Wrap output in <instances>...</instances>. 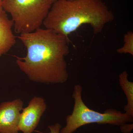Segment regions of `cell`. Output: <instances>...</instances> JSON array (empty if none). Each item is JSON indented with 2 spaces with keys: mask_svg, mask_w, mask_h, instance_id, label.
Returning a JSON list of instances; mask_svg holds the SVG:
<instances>
[{
  "mask_svg": "<svg viewBox=\"0 0 133 133\" xmlns=\"http://www.w3.org/2000/svg\"><path fill=\"white\" fill-rule=\"evenodd\" d=\"M18 38L26 47L24 57L16 58L19 69L34 82L62 84L69 78L65 57L70 53V40L51 30L39 28L22 33Z\"/></svg>",
  "mask_w": 133,
  "mask_h": 133,
  "instance_id": "cell-1",
  "label": "cell"
},
{
  "mask_svg": "<svg viewBox=\"0 0 133 133\" xmlns=\"http://www.w3.org/2000/svg\"><path fill=\"white\" fill-rule=\"evenodd\" d=\"M114 19L111 10L102 0H56L43 24L69 38L84 24L90 25L94 34L101 33L105 25Z\"/></svg>",
  "mask_w": 133,
  "mask_h": 133,
  "instance_id": "cell-2",
  "label": "cell"
},
{
  "mask_svg": "<svg viewBox=\"0 0 133 133\" xmlns=\"http://www.w3.org/2000/svg\"><path fill=\"white\" fill-rule=\"evenodd\" d=\"M82 88L79 84L74 86L72 97L74 105L71 114L66 118V125L60 133H74L81 127L87 124H109L120 126L132 122L133 116L110 108L103 113L90 109L85 104L82 97Z\"/></svg>",
  "mask_w": 133,
  "mask_h": 133,
  "instance_id": "cell-3",
  "label": "cell"
},
{
  "mask_svg": "<svg viewBox=\"0 0 133 133\" xmlns=\"http://www.w3.org/2000/svg\"><path fill=\"white\" fill-rule=\"evenodd\" d=\"M56 0H3L2 7L9 13L15 32L30 33L41 28Z\"/></svg>",
  "mask_w": 133,
  "mask_h": 133,
  "instance_id": "cell-4",
  "label": "cell"
},
{
  "mask_svg": "<svg viewBox=\"0 0 133 133\" xmlns=\"http://www.w3.org/2000/svg\"><path fill=\"white\" fill-rule=\"evenodd\" d=\"M47 105L45 100L40 97H34L27 107L21 113L18 131L23 133H32L36 128L41 116L45 111Z\"/></svg>",
  "mask_w": 133,
  "mask_h": 133,
  "instance_id": "cell-5",
  "label": "cell"
},
{
  "mask_svg": "<svg viewBox=\"0 0 133 133\" xmlns=\"http://www.w3.org/2000/svg\"><path fill=\"white\" fill-rule=\"evenodd\" d=\"M23 102L20 99L0 105V133H19L18 126Z\"/></svg>",
  "mask_w": 133,
  "mask_h": 133,
  "instance_id": "cell-6",
  "label": "cell"
},
{
  "mask_svg": "<svg viewBox=\"0 0 133 133\" xmlns=\"http://www.w3.org/2000/svg\"><path fill=\"white\" fill-rule=\"evenodd\" d=\"M13 26V21L3 9L0 12V57L8 52L16 42L12 31Z\"/></svg>",
  "mask_w": 133,
  "mask_h": 133,
  "instance_id": "cell-7",
  "label": "cell"
},
{
  "mask_svg": "<svg viewBox=\"0 0 133 133\" xmlns=\"http://www.w3.org/2000/svg\"><path fill=\"white\" fill-rule=\"evenodd\" d=\"M127 72L124 71L119 76L120 86L127 99V104L124 107L125 112L133 116V82L128 79Z\"/></svg>",
  "mask_w": 133,
  "mask_h": 133,
  "instance_id": "cell-8",
  "label": "cell"
},
{
  "mask_svg": "<svg viewBox=\"0 0 133 133\" xmlns=\"http://www.w3.org/2000/svg\"><path fill=\"white\" fill-rule=\"evenodd\" d=\"M124 44L116 50L119 54H129L133 56V33L129 31L124 36Z\"/></svg>",
  "mask_w": 133,
  "mask_h": 133,
  "instance_id": "cell-9",
  "label": "cell"
},
{
  "mask_svg": "<svg viewBox=\"0 0 133 133\" xmlns=\"http://www.w3.org/2000/svg\"><path fill=\"white\" fill-rule=\"evenodd\" d=\"M133 124H124L120 126V128L122 133H131L133 128Z\"/></svg>",
  "mask_w": 133,
  "mask_h": 133,
  "instance_id": "cell-10",
  "label": "cell"
},
{
  "mask_svg": "<svg viewBox=\"0 0 133 133\" xmlns=\"http://www.w3.org/2000/svg\"><path fill=\"white\" fill-rule=\"evenodd\" d=\"M50 130V132L49 133H60L62 126L58 123L49 126L48 127Z\"/></svg>",
  "mask_w": 133,
  "mask_h": 133,
  "instance_id": "cell-11",
  "label": "cell"
},
{
  "mask_svg": "<svg viewBox=\"0 0 133 133\" xmlns=\"http://www.w3.org/2000/svg\"><path fill=\"white\" fill-rule=\"evenodd\" d=\"M3 0H0V9H2V3Z\"/></svg>",
  "mask_w": 133,
  "mask_h": 133,
  "instance_id": "cell-12",
  "label": "cell"
},
{
  "mask_svg": "<svg viewBox=\"0 0 133 133\" xmlns=\"http://www.w3.org/2000/svg\"><path fill=\"white\" fill-rule=\"evenodd\" d=\"M3 10V9H0V12H1V11L2 10Z\"/></svg>",
  "mask_w": 133,
  "mask_h": 133,
  "instance_id": "cell-13",
  "label": "cell"
}]
</instances>
